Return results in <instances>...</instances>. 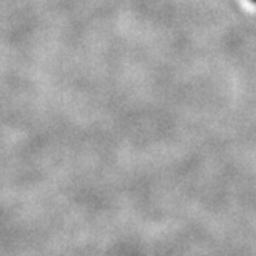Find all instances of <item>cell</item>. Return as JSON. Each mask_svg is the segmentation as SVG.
Instances as JSON below:
<instances>
[{
  "label": "cell",
  "instance_id": "obj_1",
  "mask_svg": "<svg viewBox=\"0 0 256 256\" xmlns=\"http://www.w3.org/2000/svg\"><path fill=\"white\" fill-rule=\"evenodd\" d=\"M253 2H256V0H253Z\"/></svg>",
  "mask_w": 256,
  "mask_h": 256
}]
</instances>
